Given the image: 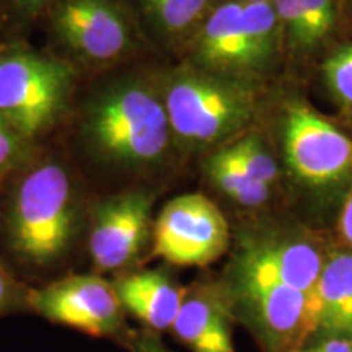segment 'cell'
<instances>
[{
	"label": "cell",
	"instance_id": "1",
	"mask_svg": "<svg viewBox=\"0 0 352 352\" xmlns=\"http://www.w3.org/2000/svg\"><path fill=\"white\" fill-rule=\"evenodd\" d=\"M331 246L329 232L280 214L232 228L230 258L219 277L236 327L259 352H296L305 344Z\"/></svg>",
	"mask_w": 352,
	"mask_h": 352
},
{
	"label": "cell",
	"instance_id": "2",
	"mask_svg": "<svg viewBox=\"0 0 352 352\" xmlns=\"http://www.w3.org/2000/svg\"><path fill=\"white\" fill-rule=\"evenodd\" d=\"M80 139L100 164L126 171L155 168L175 147L158 85L140 77L118 78L88 98Z\"/></svg>",
	"mask_w": 352,
	"mask_h": 352
},
{
	"label": "cell",
	"instance_id": "3",
	"mask_svg": "<svg viewBox=\"0 0 352 352\" xmlns=\"http://www.w3.org/2000/svg\"><path fill=\"white\" fill-rule=\"evenodd\" d=\"M82 230L80 195L63 164L44 160L16 182L3 215V236L26 271L46 272L60 266Z\"/></svg>",
	"mask_w": 352,
	"mask_h": 352
},
{
	"label": "cell",
	"instance_id": "4",
	"mask_svg": "<svg viewBox=\"0 0 352 352\" xmlns=\"http://www.w3.org/2000/svg\"><path fill=\"white\" fill-rule=\"evenodd\" d=\"M175 147L214 152L246 134L258 111L253 83L186 64L157 83Z\"/></svg>",
	"mask_w": 352,
	"mask_h": 352
},
{
	"label": "cell",
	"instance_id": "5",
	"mask_svg": "<svg viewBox=\"0 0 352 352\" xmlns=\"http://www.w3.org/2000/svg\"><path fill=\"white\" fill-rule=\"evenodd\" d=\"M285 166L318 212H329L352 184V139L307 101L285 104L280 122Z\"/></svg>",
	"mask_w": 352,
	"mask_h": 352
},
{
	"label": "cell",
	"instance_id": "6",
	"mask_svg": "<svg viewBox=\"0 0 352 352\" xmlns=\"http://www.w3.org/2000/svg\"><path fill=\"white\" fill-rule=\"evenodd\" d=\"M76 69L67 60L26 47L0 54V118L21 139L52 129L67 109Z\"/></svg>",
	"mask_w": 352,
	"mask_h": 352
},
{
	"label": "cell",
	"instance_id": "7",
	"mask_svg": "<svg viewBox=\"0 0 352 352\" xmlns=\"http://www.w3.org/2000/svg\"><path fill=\"white\" fill-rule=\"evenodd\" d=\"M47 13L52 38L87 69H107L138 52L140 28L127 0H57Z\"/></svg>",
	"mask_w": 352,
	"mask_h": 352
},
{
	"label": "cell",
	"instance_id": "8",
	"mask_svg": "<svg viewBox=\"0 0 352 352\" xmlns=\"http://www.w3.org/2000/svg\"><path fill=\"white\" fill-rule=\"evenodd\" d=\"M26 307L52 324L109 340L124 349L135 333L127 323L113 283L96 272L65 276L41 287H28Z\"/></svg>",
	"mask_w": 352,
	"mask_h": 352
},
{
	"label": "cell",
	"instance_id": "9",
	"mask_svg": "<svg viewBox=\"0 0 352 352\" xmlns=\"http://www.w3.org/2000/svg\"><path fill=\"white\" fill-rule=\"evenodd\" d=\"M226 214L201 192L176 196L153 220L148 256L178 267H208L230 252Z\"/></svg>",
	"mask_w": 352,
	"mask_h": 352
},
{
	"label": "cell",
	"instance_id": "10",
	"mask_svg": "<svg viewBox=\"0 0 352 352\" xmlns=\"http://www.w3.org/2000/svg\"><path fill=\"white\" fill-rule=\"evenodd\" d=\"M153 201V192L138 188L104 197L95 206L87 246L96 274H121L132 270L144 252L151 254Z\"/></svg>",
	"mask_w": 352,
	"mask_h": 352
},
{
	"label": "cell",
	"instance_id": "11",
	"mask_svg": "<svg viewBox=\"0 0 352 352\" xmlns=\"http://www.w3.org/2000/svg\"><path fill=\"white\" fill-rule=\"evenodd\" d=\"M233 318L220 277H197L184 290L183 303L170 333L189 352H239Z\"/></svg>",
	"mask_w": 352,
	"mask_h": 352
},
{
	"label": "cell",
	"instance_id": "12",
	"mask_svg": "<svg viewBox=\"0 0 352 352\" xmlns=\"http://www.w3.org/2000/svg\"><path fill=\"white\" fill-rule=\"evenodd\" d=\"M188 64L208 72L253 83L246 39L241 23V3L217 0L189 46Z\"/></svg>",
	"mask_w": 352,
	"mask_h": 352
},
{
	"label": "cell",
	"instance_id": "13",
	"mask_svg": "<svg viewBox=\"0 0 352 352\" xmlns=\"http://www.w3.org/2000/svg\"><path fill=\"white\" fill-rule=\"evenodd\" d=\"M126 315L138 320L140 328L170 333L183 303L186 285L165 270H129L111 280Z\"/></svg>",
	"mask_w": 352,
	"mask_h": 352
},
{
	"label": "cell",
	"instance_id": "14",
	"mask_svg": "<svg viewBox=\"0 0 352 352\" xmlns=\"http://www.w3.org/2000/svg\"><path fill=\"white\" fill-rule=\"evenodd\" d=\"M324 338H352V252L336 240L316 285L314 321L307 342Z\"/></svg>",
	"mask_w": 352,
	"mask_h": 352
},
{
	"label": "cell",
	"instance_id": "15",
	"mask_svg": "<svg viewBox=\"0 0 352 352\" xmlns=\"http://www.w3.org/2000/svg\"><path fill=\"white\" fill-rule=\"evenodd\" d=\"M217 0H127L140 28L168 50H189Z\"/></svg>",
	"mask_w": 352,
	"mask_h": 352
},
{
	"label": "cell",
	"instance_id": "16",
	"mask_svg": "<svg viewBox=\"0 0 352 352\" xmlns=\"http://www.w3.org/2000/svg\"><path fill=\"white\" fill-rule=\"evenodd\" d=\"M204 168L212 186L226 199L243 210L245 219L277 214L271 210L274 189L267 188L246 173L226 145L209 153Z\"/></svg>",
	"mask_w": 352,
	"mask_h": 352
},
{
	"label": "cell",
	"instance_id": "17",
	"mask_svg": "<svg viewBox=\"0 0 352 352\" xmlns=\"http://www.w3.org/2000/svg\"><path fill=\"white\" fill-rule=\"evenodd\" d=\"M283 39L297 52H314L331 36L338 16L336 0H272Z\"/></svg>",
	"mask_w": 352,
	"mask_h": 352
},
{
	"label": "cell",
	"instance_id": "18",
	"mask_svg": "<svg viewBox=\"0 0 352 352\" xmlns=\"http://www.w3.org/2000/svg\"><path fill=\"white\" fill-rule=\"evenodd\" d=\"M241 23L253 77L263 76L274 63L283 41V30L272 0L241 6Z\"/></svg>",
	"mask_w": 352,
	"mask_h": 352
},
{
	"label": "cell",
	"instance_id": "19",
	"mask_svg": "<svg viewBox=\"0 0 352 352\" xmlns=\"http://www.w3.org/2000/svg\"><path fill=\"white\" fill-rule=\"evenodd\" d=\"M226 147L253 179L276 191L280 179V168L261 138L246 132Z\"/></svg>",
	"mask_w": 352,
	"mask_h": 352
},
{
	"label": "cell",
	"instance_id": "20",
	"mask_svg": "<svg viewBox=\"0 0 352 352\" xmlns=\"http://www.w3.org/2000/svg\"><path fill=\"white\" fill-rule=\"evenodd\" d=\"M321 77L331 100L352 116V43L342 44L327 57Z\"/></svg>",
	"mask_w": 352,
	"mask_h": 352
},
{
	"label": "cell",
	"instance_id": "21",
	"mask_svg": "<svg viewBox=\"0 0 352 352\" xmlns=\"http://www.w3.org/2000/svg\"><path fill=\"white\" fill-rule=\"evenodd\" d=\"M26 296H28V287L21 285L0 261V316L28 311Z\"/></svg>",
	"mask_w": 352,
	"mask_h": 352
},
{
	"label": "cell",
	"instance_id": "22",
	"mask_svg": "<svg viewBox=\"0 0 352 352\" xmlns=\"http://www.w3.org/2000/svg\"><path fill=\"white\" fill-rule=\"evenodd\" d=\"M333 236L336 243L352 252V184L342 197L340 209H338Z\"/></svg>",
	"mask_w": 352,
	"mask_h": 352
},
{
	"label": "cell",
	"instance_id": "23",
	"mask_svg": "<svg viewBox=\"0 0 352 352\" xmlns=\"http://www.w3.org/2000/svg\"><path fill=\"white\" fill-rule=\"evenodd\" d=\"M129 352H173L165 344L162 334L153 333L147 328H135L134 336L127 346Z\"/></svg>",
	"mask_w": 352,
	"mask_h": 352
},
{
	"label": "cell",
	"instance_id": "24",
	"mask_svg": "<svg viewBox=\"0 0 352 352\" xmlns=\"http://www.w3.org/2000/svg\"><path fill=\"white\" fill-rule=\"evenodd\" d=\"M21 138L0 118V171L6 170L20 152Z\"/></svg>",
	"mask_w": 352,
	"mask_h": 352
},
{
	"label": "cell",
	"instance_id": "25",
	"mask_svg": "<svg viewBox=\"0 0 352 352\" xmlns=\"http://www.w3.org/2000/svg\"><path fill=\"white\" fill-rule=\"evenodd\" d=\"M8 12L20 19H33V16L46 13L57 0H0Z\"/></svg>",
	"mask_w": 352,
	"mask_h": 352
}]
</instances>
